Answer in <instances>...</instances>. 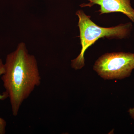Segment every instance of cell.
<instances>
[{
    "label": "cell",
    "mask_w": 134,
    "mask_h": 134,
    "mask_svg": "<svg viewBox=\"0 0 134 134\" xmlns=\"http://www.w3.org/2000/svg\"><path fill=\"white\" fill-rule=\"evenodd\" d=\"M87 4L83 3L81 7H91L95 5H99L100 14L113 12H121L127 16L134 23V9L130 3V0H88Z\"/></svg>",
    "instance_id": "4"
},
{
    "label": "cell",
    "mask_w": 134,
    "mask_h": 134,
    "mask_svg": "<svg viewBox=\"0 0 134 134\" xmlns=\"http://www.w3.org/2000/svg\"><path fill=\"white\" fill-rule=\"evenodd\" d=\"M1 77L8 95L12 115L16 116L24 101L41 83L36 58L29 54L24 43H19L16 50L7 55Z\"/></svg>",
    "instance_id": "1"
},
{
    "label": "cell",
    "mask_w": 134,
    "mask_h": 134,
    "mask_svg": "<svg viewBox=\"0 0 134 134\" xmlns=\"http://www.w3.org/2000/svg\"><path fill=\"white\" fill-rule=\"evenodd\" d=\"M76 14L79 18L78 26L82 46L79 55L71 61V66L76 70L81 69L84 66L85 51L98 39L126 38L129 36L132 29L131 23L110 28L100 27L91 21L90 16L85 14L83 10H77Z\"/></svg>",
    "instance_id": "2"
},
{
    "label": "cell",
    "mask_w": 134,
    "mask_h": 134,
    "mask_svg": "<svg viewBox=\"0 0 134 134\" xmlns=\"http://www.w3.org/2000/svg\"><path fill=\"white\" fill-rule=\"evenodd\" d=\"M4 72V64L1 59H0V77ZM8 98V95L6 91L2 94H0V100H4ZM7 122L4 119L0 117V134H5L6 133Z\"/></svg>",
    "instance_id": "5"
},
{
    "label": "cell",
    "mask_w": 134,
    "mask_h": 134,
    "mask_svg": "<svg viewBox=\"0 0 134 134\" xmlns=\"http://www.w3.org/2000/svg\"><path fill=\"white\" fill-rule=\"evenodd\" d=\"M134 69V54L106 53L96 61L93 69L104 79H121L129 76Z\"/></svg>",
    "instance_id": "3"
},
{
    "label": "cell",
    "mask_w": 134,
    "mask_h": 134,
    "mask_svg": "<svg viewBox=\"0 0 134 134\" xmlns=\"http://www.w3.org/2000/svg\"><path fill=\"white\" fill-rule=\"evenodd\" d=\"M129 112L130 115L134 120V107L133 108H131L129 110Z\"/></svg>",
    "instance_id": "6"
}]
</instances>
